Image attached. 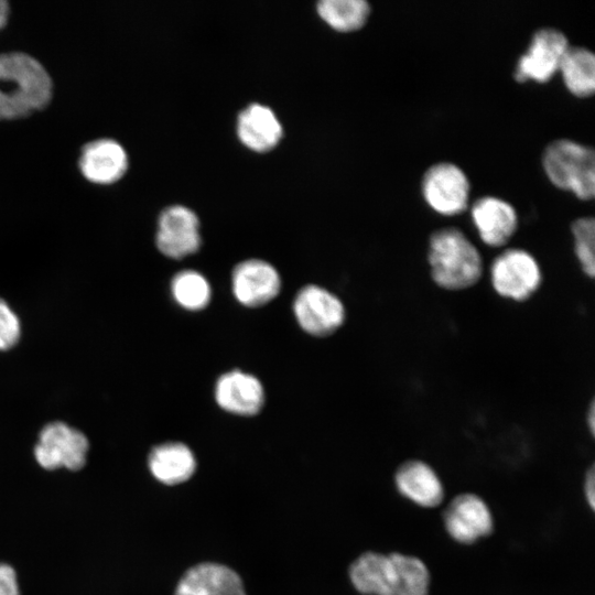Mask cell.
<instances>
[{"label": "cell", "instance_id": "cell-24", "mask_svg": "<svg viewBox=\"0 0 595 595\" xmlns=\"http://www.w3.org/2000/svg\"><path fill=\"white\" fill-rule=\"evenodd\" d=\"M21 334L20 321L10 306L0 299V350L13 347Z\"/></svg>", "mask_w": 595, "mask_h": 595}, {"label": "cell", "instance_id": "cell-10", "mask_svg": "<svg viewBox=\"0 0 595 595\" xmlns=\"http://www.w3.org/2000/svg\"><path fill=\"white\" fill-rule=\"evenodd\" d=\"M447 534L457 543L473 544L494 530V518L487 504L472 493L453 498L443 512Z\"/></svg>", "mask_w": 595, "mask_h": 595}, {"label": "cell", "instance_id": "cell-3", "mask_svg": "<svg viewBox=\"0 0 595 595\" xmlns=\"http://www.w3.org/2000/svg\"><path fill=\"white\" fill-rule=\"evenodd\" d=\"M489 281L498 296L526 302L540 290L543 272L538 259L527 249L505 247L490 262Z\"/></svg>", "mask_w": 595, "mask_h": 595}, {"label": "cell", "instance_id": "cell-4", "mask_svg": "<svg viewBox=\"0 0 595 595\" xmlns=\"http://www.w3.org/2000/svg\"><path fill=\"white\" fill-rule=\"evenodd\" d=\"M420 192L431 210L444 217H453L468 209L472 184L461 165L443 160L424 170Z\"/></svg>", "mask_w": 595, "mask_h": 595}, {"label": "cell", "instance_id": "cell-12", "mask_svg": "<svg viewBox=\"0 0 595 595\" xmlns=\"http://www.w3.org/2000/svg\"><path fill=\"white\" fill-rule=\"evenodd\" d=\"M214 397L220 409L240 416L257 415L266 400L261 381L239 369H232L218 377Z\"/></svg>", "mask_w": 595, "mask_h": 595}, {"label": "cell", "instance_id": "cell-5", "mask_svg": "<svg viewBox=\"0 0 595 595\" xmlns=\"http://www.w3.org/2000/svg\"><path fill=\"white\" fill-rule=\"evenodd\" d=\"M570 45L567 35L559 28L545 25L536 29L528 46L515 63V82L549 83L558 74L561 60Z\"/></svg>", "mask_w": 595, "mask_h": 595}, {"label": "cell", "instance_id": "cell-28", "mask_svg": "<svg viewBox=\"0 0 595 595\" xmlns=\"http://www.w3.org/2000/svg\"><path fill=\"white\" fill-rule=\"evenodd\" d=\"M10 14V7L6 0H0V30L4 28Z\"/></svg>", "mask_w": 595, "mask_h": 595}, {"label": "cell", "instance_id": "cell-8", "mask_svg": "<svg viewBox=\"0 0 595 595\" xmlns=\"http://www.w3.org/2000/svg\"><path fill=\"white\" fill-rule=\"evenodd\" d=\"M468 209L478 238L488 247H507L518 230L519 216L516 207L500 196H479L470 202Z\"/></svg>", "mask_w": 595, "mask_h": 595}, {"label": "cell", "instance_id": "cell-16", "mask_svg": "<svg viewBox=\"0 0 595 595\" xmlns=\"http://www.w3.org/2000/svg\"><path fill=\"white\" fill-rule=\"evenodd\" d=\"M282 133L279 119L267 106L251 104L238 116V138L252 151L266 152L273 149L279 143Z\"/></svg>", "mask_w": 595, "mask_h": 595}, {"label": "cell", "instance_id": "cell-9", "mask_svg": "<svg viewBox=\"0 0 595 595\" xmlns=\"http://www.w3.org/2000/svg\"><path fill=\"white\" fill-rule=\"evenodd\" d=\"M201 242L199 220L192 209L173 205L161 212L155 244L162 255L180 260L196 253Z\"/></svg>", "mask_w": 595, "mask_h": 595}, {"label": "cell", "instance_id": "cell-13", "mask_svg": "<svg viewBox=\"0 0 595 595\" xmlns=\"http://www.w3.org/2000/svg\"><path fill=\"white\" fill-rule=\"evenodd\" d=\"M128 165V154L123 147L116 140L106 138L86 143L78 160L83 176L98 185L118 182L126 174Z\"/></svg>", "mask_w": 595, "mask_h": 595}, {"label": "cell", "instance_id": "cell-2", "mask_svg": "<svg viewBox=\"0 0 595 595\" xmlns=\"http://www.w3.org/2000/svg\"><path fill=\"white\" fill-rule=\"evenodd\" d=\"M541 166L554 187L573 194L580 201L587 202L594 198L593 147L566 137L552 139L542 150Z\"/></svg>", "mask_w": 595, "mask_h": 595}, {"label": "cell", "instance_id": "cell-25", "mask_svg": "<svg viewBox=\"0 0 595 595\" xmlns=\"http://www.w3.org/2000/svg\"><path fill=\"white\" fill-rule=\"evenodd\" d=\"M0 595H20L15 572L4 563H0Z\"/></svg>", "mask_w": 595, "mask_h": 595}, {"label": "cell", "instance_id": "cell-11", "mask_svg": "<svg viewBox=\"0 0 595 595\" xmlns=\"http://www.w3.org/2000/svg\"><path fill=\"white\" fill-rule=\"evenodd\" d=\"M278 270L261 259H248L237 263L231 272V290L244 306L257 309L274 300L281 290Z\"/></svg>", "mask_w": 595, "mask_h": 595}, {"label": "cell", "instance_id": "cell-23", "mask_svg": "<svg viewBox=\"0 0 595 595\" xmlns=\"http://www.w3.org/2000/svg\"><path fill=\"white\" fill-rule=\"evenodd\" d=\"M573 251L581 271L589 279L595 277V219L578 216L570 225Z\"/></svg>", "mask_w": 595, "mask_h": 595}, {"label": "cell", "instance_id": "cell-22", "mask_svg": "<svg viewBox=\"0 0 595 595\" xmlns=\"http://www.w3.org/2000/svg\"><path fill=\"white\" fill-rule=\"evenodd\" d=\"M174 301L187 311L198 312L206 309L212 299V289L207 279L194 270L177 272L171 281Z\"/></svg>", "mask_w": 595, "mask_h": 595}, {"label": "cell", "instance_id": "cell-18", "mask_svg": "<svg viewBox=\"0 0 595 595\" xmlns=\"http://www.w3.org/2000/svg\"><path fill=\"white\" fill-rule=\"evenodd\" d=\"M148 465L154 478L171 486L182 484L193 476L196 459L184 443L166 442L152 448Z\"/></svg>", "mask_w": 595, "mask_h": 595}, {"label": "cell", "instance_id": "cell-21", "mask_svg": "<svg viewBox=\"0 0 595 595\" xmlns=\"http://www.w3.org/2000/svg\"><path fill=\"white\" fill-rule=\"evenodd\" d=\"M0 82H8L11 85L9 88L0 87V120L26 117L50 102L45 96L21 83L11 79Z\"/></svg>", "mask_w": 595, "mask_h": 595}, {"label": "cell", "instance_id": "cell-26", "mask_svg": "<svg viewBox=\"0 0 595 595\" xmlns=\"http://www.w3.org/2000/svg\"><path fill=\"white\" fill-rule=\"evenodd\" d=\"M584 495L592 510L595 508V468L592 465L584 479Z\"/></svg>", "mask_w": 595, "mask_h": 595}, {"label": "cell", "instance_id": "cell-19", "mask_svg": "<svg viewBox=\"0 0 595 595\" xmlns=\"http://www.w3.org/2000/svg\"><path fill=\"white\" fill-rule=\"evenodd\" d=\"M558 74L566 90L586 99L595 93V54L584 45L571 44L564 53Z\"/></svg>", "mask_w": 595, "mask_h": 595}, {"label": "cell", "instance_id": "cell-6", "mask_svg": "<svg viewBox=\"0 0 595 595\" xmlns=\"http://www.w3.org/2000/svg\"><path fill=\"white\" fill-rule=\"evenodd\" d=\"M292 309L299 326L315 337L333 335L346 318L342 300L317 284L301 288L293 300Z\"/></svg>", "mask_w": 595, "mask_h": 595}, {"label": "cell", "instance_id": "cell-1", "mask_svg": "<svg viewBox=\"0 0 595 595\" xmlns=\"http://www.w3.org/2000/svg\"><path fill=\"white\" fill-rule=\"evenodd\" d=\"M426 259L431 280L445 291L472 289L485 272L479 249L456 226L440 227L430 234Z\"/></svg>", "mask_w": 595, "mask_h": 595}, {"label": "cell", "instance_id": "cell-14", "mask_svg": "<svg viewBox=\"0 0 595 595\" xmlns=\"http://www.w3.org/2000/svg\"><path fill=\"white\" fill-rule=\"evenodd\" d=\"M174 595H247L240 576L230 567L204 562L190 567Z\"/></svg>", "mask_w": 595, "mask_h": 595}, {"label": "cell", "instance_id": "cell-7", "mask_svg": "<svg viewBox=\"0 0 595 595\" xmlns=\"http://www.w3.org/2000/svg\"><path fill=\"white\" fill-rule=\"evenodd\" d=\"M87 452L88 440L80 431L63 422H53L41 431L34 456L45 469L78 470L86 463Z\"/></svg>", "mask_w": 595, "mask_h": 595}, {"label": "cell", "instance_id": "cell-27", "mask_svg": "<svg viewBox=\"0 0 595 595\" xmlns=\"http://www.w3.org/2000/svg\"><path fill=\"white\" fill-rule=\"evenodd\" d=\"M586 425L592 436L595 434V402L591 400L586 410Z\"/></svg>", "mask_w": 595, "mask_h": 595}, {"label": "cell", "instance_id": "cell-20", "mask_svg": "<svg viewBox=\"0 0 595 595\" xmlns=\"http://www.w3.org/2000/svg\"><path fill=\"white\" fill-rule=\"evenodd\" d=\"M317 12L334 30L354 32L367 23L371 7L366 0H322Z\"/></svg>", "mask_w": 595, "mask_h": 595}, {"label": "cell", "instance_id": "cell-15", "mask_svg": "<svg viewBox=\"0 0 595 595\" xmlns=\"http://www.w3.org/2000/svg\"><path fill=\"white\" fill-rule=\"evenodd\" d=\"M394 484L400 495L423 508L437 507L444 498L440 477L421 459L403 462L394 473Z\"/></svg>", "mask_w": 595, "mask_h": 595}, {"label": "cell", "instance_id": "cell-17", "mask_svg": "<svg viewBox=\"0 0 595 595\" xmlns=\"http://www.w3.org/2000/svg\"><path fill=\"white\" fill-rule=\"evenodd\" d=\"M430 572L413 555L390 553V566L377 595H429Z\"/></svg>", "mask_w": 595, "mask_h": 595}]
</instances>
